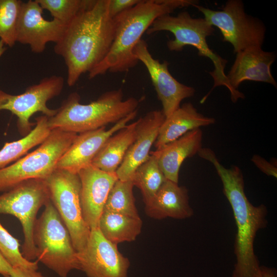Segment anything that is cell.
Wrapping results in <instances>:
<instances>
[{
  "mask_svg": "<svg viewBox=\"0 0 277 277\" xmlns=\"http://www.w3.org/2000/svg\"><path fill=\"white\" fill-rule=\"evenodd\" d=\"M109 0H92L68 24L54 52L62 56L67 69V83L74 86L106 56L114 34V22L108 11Z\"/></svg>",
  "mask_w": 277,
  "mask_h": 277,
  "instance_id": "cell-1",
  "label": "cell"
},
{
  "mask_svg": "<svg viewBox=\"0 0 277 277\" xmlns=\"http://www.w3.org/2000/svg\"><path fill=\"white\" fill-rule=\"evenodd\" d=\"M200 156L214 166L235 220L237 233L234 253L236 262L232 277H262L261 266L253 246L257 231L267 225L266 207L263 204L255 206L249 201L244 191L242 171L239 167H225L210 148L203 149Z\"/></svg>",
  "mask_w": 277,
  "mask_h": 277,
  "instance_id": "cell-2",
  "label": "cell"
},
{
  "mask_svg": "<svg viewBox=\"0 0 277 277\" xmlns=\"http://www.w3.org/2000/svg\"><path fill=\"white\" fill-rule=\"evenodd\" d=\"M197 4L192 0H141L132 8L113 18L114 34L111 48L104 59L89 72L92 79L107 71H128L138 62L134 49L142 36L159 17L174 10Z\"/></svg>",
  "mask_w": 277,
  "mask_h": 277,
  "instance_id": "cell-3",
  "label": "cell"
},
{
  "mask_svg": "<svg viewBox=\"0 0 277 277\" xmlns=\"http://www.w3.org/2000/svg\"><path fill=\"white\" fill-rule=\"evenodd\" d=\"M122 89L104 92L87 104L80 103L81 97L72 92L63 101L56 113L48 117L51 130L59 128L77 134L116 123L137 110L140 101L133 97L123 98Z\"/></svg>",
  "mask_w": 277,
  "mask_h": 277,
  "instance_id": "cell-4",
  "label": "cell"
},
{
  "mask_svg": "<svg viewBox=\"0 0 277 277\" xmlns=\"http://www.w3.org/2000/svg\"><path fill=\"white\" fill-rule=\"evenodd\" d=\"M163 31H169L174 36V38L169 39L167 43L170 51L180 52L184 47L191 46L197 50L199 56L207 57L212 61L214 68L209 73L213 78V85L200 103L205 102L212 91L221 86L228 89L233 103L245 98L242 92L233 89L228 83L224 70L227 60L215 53L208 46L207 37L213 33L214 28L204 18L192 17L187 11L181 12L176 16L164 15L153 22L146 33L151 34Z\"/></svg>",
  "mask_w": 277,
  "mask_h": 277,
  "instance_id": "cell-5",
  "label": "cell"
},
{
  "mask_svg": "<svg viewBox=\"0 0 277 277\" xmlns=\"http://www.w3.org/2000/svg\"><path fill=\"white\" fill-rule=\"evenodd\" d=\"M33 241L36 258L60 277L78 270L77 251L70 234L51 200L37 219Z\"/></svg>",
  "mask_w": 277,
  "mask_h": 277,
  "instance_id": "cell-6",
  "label": "cell"
},
{
  "mask_svg": "<svg viewBox=\"0 0 277 277\" xmlns=\"http://www.w3.org/2000/svg\"><path fill=\"white\" fill-rule=\"evenodd\" d=\"M78 134L54 129L34 151L0 169V191L6 192L31 179H47Z\"/></svg>",
  "mask_w": 277,
  "mask_h": 277,
  "instance_id": "cell-7",
  "label": "cell"
},
{
  "mask_svg": "<svg viewBox=\"0 0 277 277\" xmlns=\"http://www.w3.org/2000/svg\"><path fill=\"white\" fill-rule=\"evenodd\" d=\"M50 200L46 182L42 179L24 181L0 195V213L13 215L21 224L24 237L21 252L29 261L36 258L33 232L37 212Z\"/></svg>",
  "mask_w": 277,
  "mask_h": 277,
  "instance_id": "cell-8",
  "label": "cell"
},
{
  "mask_svg": "<svg viewBox=\"0 0 277 277\" xmlns=\"http://www.w3.org/2000/svg\"><path fill=\"white\" fill-rule=\"evenodd\" d=\"M213 27L221 31L224 42L230 43L236 53L252 47H262L266 27L259 18L245 13L241 0H229L221 10L210 9L195 4L193 6Z\"/></svg>",
  "mask_w": 277,
  "mask_h": 277,
  "instance_id": "cell-9",
  "label": "cell"
},
{
  "mask_svg": "<svg viewBox=\"0 0 277 277\" xmlns=\"http://www.w3.org/2000/svg\"><path fill=\"white\" fill-rule=\"evenodd\" d=\"M45 181L50 200L69 231L75 249L80 252L85 247L91 229L83 215L79 176L56 169Z\"/></svg>",
  "mask_w": 277,
  "mask_h": 277,
  "instance_id": "cell-10",
  "label": "cell"
},
{
  "mask_svg": "<svg viewBox=\"0 0 277 277\" xmlns=\"http://www.w3.org/2000/svg\"><path fill=\"white\" fill-rule=\"evenodd\" d=\"M64 85L62 76L52 75L28 87L24 92L18 95H12L0 90V112L8 110L16 115L18 131L25 136L35 124L30 121L34 113L41 112L48 117L56 113L57 109H50L47 104L61 93Z\"/></svg>",
  "mask_w": 277,
  "mask_h": 277,
  "instance_id": "cell-11",
  "label": "cell"
},
{
  "mask_svg": "<svg viewBox=\"0 0 277 277\" xmlns=\"http://www.w3.org/2000/svg\"><path fill=\"white\" fill-rule=\"evenodd\" d=\"M117 246L106 239L98 227L91 229L85 247L77 252L78 270L87 277H128L130 262Z\"/></svg>",
  "mask_w": 277,
  "mask_h": 277,
  "instance_id": "cell-12",
  "label": "cell"
},
{
  "mask_svg": "<svg viewBox=\"0 0 277 277\" xmlns=\"http://www.w3.org/2000/svg\"><path fill=\"white\" fill-rule=\"evenodd\" d=\"M138 61L145 66L150 75L157 97L161 102L165 118L169 116L181 106V102L194 96V88L179 82L170 73L169 63H161L155 59L149 51L147 43L141 39L134 49Z\"/></svg>",
  "mask_w": 277,
  "mask_h": 277,
  "instance_id": "cell-13",
  "label": "cell"
},
{
  "mask_svg": "<svg viewBox=\"0 0 277 277\" xmlns=\"http://www.w3.org/2000/svg\"><path fill=\"white\" fill-rule=\"evenodd\" d=\"M44 10L36 0L23 2L16 28V42L28 45L31 51L40 53L49 42L56 43L66 25L53 19L43 16Z\"/></svg>",
  "mask_w": 277,
  "mask_h": 277,
  "instance_id": "cell-14",
  "label": "cell"
},
{
  "mask_svg": "<svg viewBox=\"0 0 277 277\" xmlns=\"http://www.w3.org/2000/svg\"><path fill=\"white\" fill-rule=\"evenodd\" d=\"M137 110L118 121L110 129L106 127L78 133L58 162L57 169L77 174L91 165L92 161L107 139L125 127L136 116Z\"/></svg>",
  "mask_w": 277,
  "mask_h": 277,
  "instance_id": "cell-15",
  "label": "cell"
},
{
  "mask_svg": "<svg viewBox=\"0 0 277 277\" xmlns=\"http://www.w3.org/2000/svg\"><path fill=\"white\" fill-rule=\"evenodd\" d=\"M84 219L90 229L98 227L109 193L118 180L116 172L104 171L92 165L77 173Z\"/></svg>",
  "mask_w": 277,
  "mask_h": 277,
  "instance_id": "cell-16",
  "label": "cell"
},
{
  "mask_svg": "<svg viewBox=\"0 0 277 277\" xmlns=\"http://www.w3.org/2000/svg\"><path fill=\"white\" fill-rule=\"evenodd\" d=\"M165 119L162 110H153L137 120L134 141L116 171L118 180H130L137 168L147 160Z\"/></svg>",
  "mask_w": 277,
  "mask_h": 277,
  "instance_id": "cell-17",
  "label": "cell"
},
{
  "mask_svg": "<svg viewBox=\"0 0 277 277\" xmlns=\"http://www.w3.org/2000/svg\"><path fill=\"white\" fill-rule=\"evenodd\" d=\"M234 62L226 74L228 83L234 90H238L244 81H254L270 84L276 88L271 66L275 60L273 52L252 47L236 53Z\"/></svg>",
  "mask_w": 277,
  "mask_h": 277,
  "instance_id": "cell-18",
  "label": "cell"
},
{
  "mask_svg": "<svg viewBox=\"0 0 277 277\" xmlns=\"http://www.w3.org/2000/svg\"><path fill=\"white\" fill-rule=\"evenodd\" d=\"M203 131L191 130L177 139L151 152L157 157L166 179L178 183L179 171L183 162L198 154L202 147Z\"/></svg>",
  "mask_w": 277,
  "mask_h": 277,
  "instance_id": "cell-19",
  "label": "cell"
},
{
  "mask_svg": "<svg viewBox=\"0 0 277 277\" xmlns=\"http://www.w3.org/2000/svg\"><path fill=\"white\" fill-rule=\"evenodd\" d=\"M145 204L146 214L156 220L184 219L193 214L187 189L167 179L151 200Z\"/></svg>",
  "mask_w": 277,
  "mask_h": 277,
  "instance_id": "cell-20",
  "label": "cell"
},
{
  "mask_svg": "<svg viewBox=\"0 0 277 277\" xmlns=\"http://www.w3.org/2000/svg\"><path fill=\"white\" fill-rule=\"evenodd\" d=\"M215 122L214 118L204 116L191 103H184L165 118L153 145L156 149H160L191 130Z\"/></svg>",
  "mask_w": 277,
  "mask_h": 277,
  "instance_id": "cell-21",
  "label": "cell"
},
{
  "mask_svg": "<svg viewBox=\"0 0 277 277\" xmlns=\"http://www.w3.org/2000/svg\"><path fill=\"white\" fill-rule=\"evenodd\" d=\"M138 120L127 125L106 141L91 165L107 172H116L129 148L134 141Z\"/></svg>",
  "mask_w": 277,
  "mask_h": 277,
  "instance_id": "cell-22",
  "label": "cell"
},
{
  "mask_svg": "<svg viewBox=\"0 0 277 277\" xmlns=\"http://www.w3.org/2000/svg\"><path fill=\"white\" fill-rule=\"evenodd\" d=\"M142 226L140 217L103 211L98 227L106 239L117 245L121 243L135 241L141 232Z\"/></svg>",
  "mask_w": 277,
  "mask_h": 277,
  "instance_id": "cell-23",
  "label": "cell"
},
{
  "mask_svg": "<svg viewBox=\"0 0 277 277\" xmlns=\"http://www.w3.org/2000/svg\"><path fill=\"white\" fill-rule=\"evenodd\" d=\"M48 117L44 115L37 117L35 127L27 135L18 140L5 143L0 150V169L16 162L46 140L51 130L48 126Z\"/></svg>",
  "mask_w": 277,
  "mask_h": 277,
  "instance_id": "cell-24",
  "label": "cell"
},
{
  "mask_svg": "<svg viewBox=\"0 0 277 277\" xmlns=\"http://www.w3.org/2000/svg\"><path fill=\"white\" fill-rule=\"evenodd\" d=\"M131 180L134 186L140 190L146 204L154 196L166 179L157 157L150 152L148 158L137 168Z\"/></svg>",
  "mask_w": 277,
  "mask_h": 277,
  "instance_id": "cell-25",
  "label": "cell"
},
{
  "mask_svg": "<svg viewBox=\"0 0 277 277\" xmlns=\"http://www.w3.org/2000/svg\"><path fill=\"white\" fill-rule=\"evenodd\" d=\"M132 180H117L110 190L103 211L140 217L133 193Z\"/></svg>",
  "mask_w": 277,
  "mask_h": 277,
  "instance_id": "cell-26",
  "label": "cell"
},
{
  "mask_svg": "<svg viewBox=\"0 0 277 277\" xmlns=\"http://www.w3.org/2000/svg\"><path fill=\"white\" fill-rule=\"evenodd\" d=\"M23 1L0 0V40L11 47L16 42V28Z\"/></svg>",
  "mask_w": 277,
  "mask_h": 277,
  "instance_id": "cell-27",
  "label": "cell"
},
{
  "mask_svg": "<svg viewBox=\"0 0 277 277\" xmlns=\"http://www.w3.org/2000/svg\"><path fill=\"white\" fill-rule=\"evenodd\" d=\"M43 10H48L56 19L67 25L92 0H36Z\"/></svg>",
  "mask_w": 277,
  "mask_h": 277,
  "instance_id": "cell-28",
  "label": "cell"
},
{
  "mask_svg": "<svg viewBox=\"0 0 277 277\" xmlns=\"http://www.w3.org/2000/svg\"><path fill=\"white\" fill-rule=\"evenodd\" d=\"M19 241L12 235L0 222V251L12 267L38 269L37 261L26 259L20 249Z\"/></svg>",
  "mask_w": 277,
  "mask_h": 277,
  "instance_id": "cell-29",
  "label": "cell"
},
{
  "mask_svg": "<svg viewBox=\"0 0 277 277\" xmlns=\"http://www.w3.org/2000/svg\"><path fill=\"white\" fill-rule=\"evenodd\" d=\"M140 1L141 0H109V14L112 18H114L121 13L132 8Z\"/></svg>",
  "mask_w": 277,
  "mask_h": 277,
  "instance_id": "cell-30",
  "label": "cell"
},
{
  "mask_svg": "<svg viewBox=\"0 0 277 277\" xmlns=\"http://www.w3.org/2000/svg\"><path fill=\"white\" fill-rule=\"evenodd\" d=\"M251 161L262 172L268 176L277 177V167L274 163L268 162L264 158L256 154L252 156Z\"/></svg>",
  "mask_w": 277,
  "mask_h": 277,
  "instance_id": "cell-31",
  "label": "cell"
},
{
  "mask_svg": "<svg viewBox=\"0 0 277 277\" xmlns=\"http://www.w3.org/2000/svg\"><path fill=\"white\" fill-rule=\"evenodd\" d=\"M37 269L12 267L10 277H47Z\"/></svg>",
  "mask_w": 277,
  "mask_h": 277,
  "instance_id": "cell-32",
  "label": "cell"
},
{
  "mask_svg": "<svg viewBox=\"0 0 277 277\" xmlns=\"http://www.w3.org/2000/svg\"><path fill=\"white\" fill-rule=\"evenodd\" d=\"M12 267L0 251V274L4 277H10Z\"/></svg>",
  "mask_w": 277,
  "mask_h": 277,
  "instance_id": "cell-33",
  "label": "cell"
},
{
  "mask_svg": "<svg viewBox=\"0 0 277 277\" xmlns=\"http://www.w3.org/2000/svg\"><path fill=\"white\" fill-rule=\"evenodd\" d=\"M262 277H277L276 271L275 269L266 266H261Z\"/></svg>",
  "mask_w": 277,
  "mask_h": 277,
  "instance_id": "cell-34",
  "label": "cell"
},
{
  "mask_svg": "<svg viewBox=\"0 0 277 277\" xmlns=\"http://www.w3.org/2000/svg\"><path fill=\"white\" fill-rule=\"evenodd\" d=\"M4 45L3 42L0 40V57L6 49V48L4 47Z\"/></svg>",
  "mask_w": 277,
  "mask_h": 277,
  "instance_id": "cell-35",
  "label": "cell"
}]
</instances>
